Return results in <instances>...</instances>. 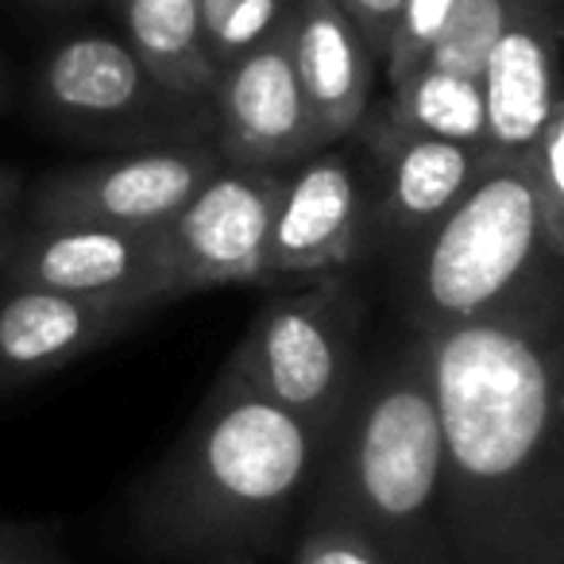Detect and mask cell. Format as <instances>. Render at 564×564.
Wrapping results in <instances>:
<instances>
[{
    "mask_svg": "<svg viewBox=\"0 0 564 564\" xmlns=\"http://www.w3.org/2000/svg\"><path fill=\"white\" fill-rule=\"evenodd\" d=\"M422 340L453 564L564 561V294Z\"/></svg>",
    "mask_w": 564,
    "mask_h": 564,
    "instance_id": "6da1fadb",
    "label": "cell"
},
{
    "mask_svg": "<svg viewBox=\"0 0 564 564\" xmlns=\"http://www.w3.org/2000/svg\"><path fill=\"white\" fill-rule=\"evenodd\" d=\"M329 433L220 371L174 448L132 495V530L159 561L256 556L310 507Z\"/></svg>",
    "mask_w": 564,
    "mask_h": 564,
    "instance_id": "7a4b0ae2",
    "label": "cell"
},
{
    "mask_svg": "<svg viewBox=\"0 0 564 564\" xmlns=\"http://www.w3.org/2000/svg\"><path fill=\"white\" fill-rule=\"evenodd\" d=\"M306 514L348 525L387 564H453L441 422L417 337L364 368L329 433Z\"/></svg>",
    "mask_w": 564,
    "mask_h": 564,
    "instance_id": "3957f363",
    "label": "cell"
},
{
    "mask_svg": "<svg viewBox=\"0 0 564 564\" xmlns=\"http://www.w3.org/2000/svg\"><path fill=\"white\" fill-rule=\"evenodd\" d=\"M402 286L414 333L487 322L564 294V259L549 251L518 159H487L460 202L410 243Z\"/></svg>",
    "mask_w": 564,
    "mask_h": 564,
    "instance_id": "277c9868",
    "label": "cell"
},
{
    "mask_svg": "<svg viewBox=\"0 0 564 564\" xmlns=\"http://www.w3.org/2000/svg\"><path fill=\"white\" fill-rule=\"evenodd\" d=\"M251 391L333 433L364 376V299L345 274L263 302L225 364Z\"/></svg>",
    "mask_w": 564,
    "mask_h": 564,
    "instance_id": "5b68a950",
    "label": "cell"
},
{
    "mask_svg": "<svg viewBox=\"0 0 564 564\" xmlns=\"http://www.w3.org/2000/svg\"><path fill=\"white\" fill-rule=\"evenodd\" d=\"M35 105L82 140L159 148L213 140L209 97L163 86L128 40L82 32L55 43L35 66Z\"/></svg>",
    "mask_w": 564,
    "mask_h": 564,
    "instance_id": "8992f818",
    "label": "cell"
},
{
    "mask_svg": "<svg viewBox=\"0 0 564 564\" xmlns=\"http://www.w3.org/2000/svg\"><path fill=\"white\" fill-rule=\"evenodd\" d=\"M225 163L213 140L128 148L86 166H66L28 189L24 225L159 228Z\"/></svg>",
    "mask_w": 564,
    "mask_h": 564,
    "instance_id": "52a82bcc",
    "label": "cell"
},
{
    "mask_svg": "<svg viewBox=\"0 0 564 564\" xmlns=\"http://www.w3.org/2000/svg\"><path fill=\"white\" fill-rule=\"evenodd\" d=\"M279 186L282 171L220 163L202 189L155 228V251L174 299L263 282V240Z\"/></svg>",
    "mask_w": 564,
    "mask_h": 564,
    "instance_id": "ba28073f",
    "label": "cell"
},
{
    "mask_svg": "<svg viewBox=\"0 0 564 564\" xmlns=\"http://www.w3.org/2000/svg\"><path fill=\"white\" fill-rule=\"evenodd\" d=\"M209 109L213 143H217L225 163L286 171V166L322 151L317 128L310 120L306 101H302L299 78H294L286 20L263 43L220 66L209 94Z\"/></svg>",
    "mask_w": 564,
    "mask_h": 564,
    "instance_id": "9c48e42d",
    "label": "cell"
},
{
    "mask_svg": "<svg viewBox=\"0 0 564 564\" xmlns=\"http://www.w3.org/2000/svg\"><path fill=\"white\" fill-rule=\"evenodd\" d=\"M0 279L63 294L174 302L155 251V228L17 225L0 240Z\"/></svg>",
    "mask_w": 564,
    "mask_h": 564,
    "instance_id": "30bf717a",
    "label": "cell"
},
{
    "mask_svg": "<svg viewBox=\"0 0 564 564\" xmlns=\"http://www.w3.org/2000/svg\"><path fill=\"white\" fill-rule=\"evenodd\" d=\"M368 197L345 151H314L282 171L263 240V282L333 274L360 256Z\"/></svg>",
    "mask_w": 564,
    "mask_h": 564,
    "instance_id": "8fae6325",
    "label": "cell"
},
{
    "mask_svg": "<svg viewBox=\"0 0 564 564\" xmlns=\"http://www.w3.org/2000/svg\"><path fill=\"white\" fill-rule=\"evenodd\" d=\"M171 302L63 294L0 279V391L35 383L112 345Z\"/></svg>",
    "mask_w": 564,
    "mask_h": 564,
    "instance_id": "7c38bea8",
    "label": "cell"
},
{
    "mask_svg": "<svg viewBox=\"0 0 564 564\" xmlns=\"http://www.w3.org/2000/svg\"><path fill=\"white\" fill-rule=\"evenodd\" d=\"M556 40L561 24L545 0H530L514 12L510 28L479 74L484 94V151L491 159H522L541 124L556 109Z\"/></svg>",
    "mask_w": 564,
    "mask_h": 564,
    "instance_id": "4fadbf2b",
    "label": "cell"
},
{
    "mask_svg": "<svg viewBox=\"0 0 564 564\" xmlns=\"http://www.w3.org/2000/svg\"><path fill=\"white\" fill-rule=\"evenodd\" d=\"M286 40L322 148L356 132L368 117L376 55L352 20L340 12L337 0H291Z\"/></svg>",
    "mask_w": 564,
    "mask_h": 564,
    "instance_id": "5bb4252c",
    "label": "cell"
},
{
    "mask_svg": "<svg viewBox=\"0 0 564 564\" xmlns=\"http://www.w3.org/2000/svg\"><path fill=\"white\" fill-rule=\"evenodd\" d=\"M379 128L383 132L368 135L379 155V220L394 240L414 243L460 202L491 155L468 143Z\"/></svg>",
    "mask_w": 564,
    "mask_h": 564,
    "instance_id": "9a60e30c",
    "label": "cell"
},
{
    "mask_svg": "<svg viewBox=\"0 0 564 564\" xmlns=\"http://www.w3.org/2000/svg\"><path fill=\"white\" fill-rule=\"evenodd\" d=\"M128 47L163 86L186 97H209L217 66L205 47L197 0H117Z\"/></svg>",
    "mask_w": 564,
    "mask_h": 564,
    "instance_id": "2e32d148",
    "label": "cell"
},
{
    "mask_svg": "<svg viewBox=\"0 0 564 564\" xmlns=\"http://www.w3.org/2000/svg\"><path fill=\"white\" fill-rule=\"evenodd\" d=\"M394 132L484 148V94L479 82L417 66L399 89H391V112L383 120Z\"/></svg>",
    "mask_w": 564,
    "mask_h": 564,
    "instance_id": "e0dca14e",
    "label": "cell"
},
{
    "mask_svg": "<svg viewBox=\"0 0 564 564\" xmlns=\"http://www.w3.org/2000/svg\"><path fill=\"white\" fill-rule=\"evenodd\" d=\"M522 4H530V0H453L445 28H441L437 43L430 47L422 66L479 82L487 55L502 40V32Z\"/></svg>",
    "mask_w": 564,
    "mask_h": 564,
    "instance_id": "ac0fdd59",
    "label": "cell"
},
{
    "mask_svg": "<svg viewBox=\"0 0 564 564\" xmlns=\"http://www.w3.org/2000/svg\"><path fill=\"white\" fill-rule=\"evenodd\" d=\"M522 171L533 186V197L541 205V225H545V243L553 256L564 259V105L549 112L538 140L522 151Z\"/></svg>",
    "mask_w": 564,
    "mask_h": 564,
    "instance_id": "d6986e66",
    "label": "cell"
},
{
    "mask_svg": "<svg viewBox=\"0 0 564 564\" xmlns=\"http://www.w3.org/2000/svg\"><path fill=\"white\" fill-rule=\"evenodd\" d=\"M448 9H453V0H402L394 32L383 51V66H387L391 89H399L402 82L425 63L430 47L437 43L441 28H445Z\"/></svg>",
    "mask_w": 564,
    "mask_h": 564,
    "instance_id": "ffe728a7",
    "label": "cell"
},
{
    "mask_svg": "<svg viewBox=\"0 0 564 564\" xmlns=\"http://www.w3.org/2000/svg\"><path fill=\"white\" fill-rule=\"evenodd\" d=\"M286 12H291V0H240V4L228 12V20L220 24L217 40H213V47H209L213 66L220 70V66H228L232 58H240L243 51L263 43L267 35L286 20Z\"/></svg>",
    "mask_w": 564,
    "mask_h": 564,
    "instance_id": "44dd1931",
    "label": "cell"
},
{
    "mask_svg": "<svg viewBox=\"0 0 564 564\" xmlns=\"http://www.w3.org/2000/svg\"><path fill=\"white\" fill-rule=\"evenodd\" d=\"M291 564H387L360 533L325 514H306Z\"/></svg>",
    "mask_w": 564,
    "mask_h": 564,
    "instance_id": "7402d4cb",
    "label": "cell"
},
{
    "mask_svg": "<svg viewBox=\"0 0 564 564\" xmlns=\"http://www.w3.org/2000/svg\"><path fill=\"white\" fill-rule=\"evenodd\" d=\"M0 564H70L43 525L0 518Z\"/></svg>",
    "mask_w": 564,
    "mask_h": 564,
    "instance_id": "603a6c76",
    "label": "cell"
},
{
    "mask_svg": "<svg viewBox=\"0 0 564 564\" xmlns=\"http://www.w3.org/2000/svg\"><path fill=\"white\" fill-rule=\"evenodd\" d=\"M337 4H340V12L356 24V32L364 35V43L371 47L376 63H383V51L394 32L402 0H337Z\"/></svg>",
    "mask_w": 564,
    "mask_h": 564,
    "instance_id": "cb8c5ba5",
    "label": "cell"
},
{
    "mask_svg": "<svg viewBox=\"0 0 564 564\" xmlns=\"http://www.w3.org/2000/svg\"><path fill=\"white\" fill-rule=\"evenodd\" d=\"M24 174L12 166H0V240L20 225V205H24Z\"/></svg>",
    "mask_w": 564,
    "mask_h": 564,
    "instance_id": "d4e9b609",
    "label": "cell"
},
{
    "mask_svg": "<svg viewBox=\"0 0 564 564\" xmlns=\"http://www.w3.org/2000/svg\"><path fill=\"white\" fill-rule=\"evenodd\" d=\"M240 0H197V17H202V32H205V47H213L220 24L228 20V12L236 9Z\"/></svg>",
    "mask_w": 564,
    "mask_h": 564,
    "instance_id": "484cf974",
    "label": "cell"
},
{
    "mask_svg": "<svg viewBox=\"0 0 564 564\" xmlns=\"http://www.w3.org/2000/svg\"><path fill=\"white\" fill-rule=\"evenodd\" d=\"M205 564H256V556H213Z\"/></svg>",
    "mask_w": 564,
    "mask_h": 564,
    "instance_id": "4316f807",
    "label": "cell"
},
{
    "mask_svg": "<svg viewBox=\"0 0 564 564\" xmlns=\"http://www.w3.org/2000/svg\"><path fill=\"white\" fill-rule=\"evenodd\" d=\"M47 4H63L66 9V4H86V0H47Z\"/></svg>",
    "mask_w": 564,
    "mask_h": 564,
    "instance_id": "83f0119b",
    "label": "cell"
},
{
    "mask_svg": "<svg viewBox=\"0 0 564 564\" xmlns=\"http://www.w3.org/2000/svg\"><path fill=\"white\" fill-rule=\"evenodd\" d=\"M0 105H4V82H0Z\"/></svg>",
    "mask_w": 564,
    "mask_h": 564,
    "instance_id": "f1b7e54d",
    "label": "cell"
}]
</instances>
